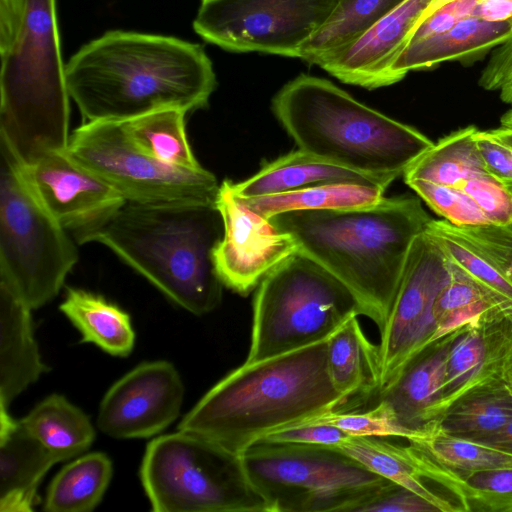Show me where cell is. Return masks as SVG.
I'll list each match as a JSON object with an SVG mask.
<instances>
[{"label":"cell","mask_w":512,"mask_h":512,"mask_svg":"<svg viewBox=\"0 0 512 512\" xmlns=\"http://www.w3.org/2000/svg\"><path fill=\"white\" fill-rule=\"evenodd\" d=\"M398 177L357 171L298 149L264 164L250 178L238 183L229 180V185L236 196L252 198L336 183L387 189Z\"/></svg>","instance_id":"cell-20"},{"label":"cell","mask_w":512,"mask_h":512,"mask_svg":"<svg viewBox=\"0 0 512 512\" xmlns=\"http://www.w3.org/2000/svg\"><path fill=\"white\" fill-rule=\"evenodd\" d=\"M501 127L512 129V107L500 119Z\"/></svg>","instance_id":"cell-52"},{"label":"cell","mask_w":512,"mask_h":512,"mask_svg":"<svg viewBox=\"0 0 512 512\" xmlns=\"http://www.w3.org/2000/svg\"><path fill=\"white\" fill-rule=\"evenodd\" d=\"M404 0H337L323 25L301 46L298 58L319 65L350 45Z\"/></svg>","instance_id":"cell-31"},{"label":"cell","mask_w":512,"mask_h":512,"mask_svg":"<svg viewBox=\"0 0 512 512\" xmlns=\"http://www.w3.org/2000/svg\"><path fill=\"white\" fill-rule=\"evenodd\" d=\"M385 191L384 188L369 185L336 183L260 197H237L250 209L270 219L289 211L369 206L380 201Z\"/></svg>","instance_id":"cell-34"},{"label":"cell","mask_w":512,"mask_h":512,"mask_svg":"<svg viewBox=\"0 0 512 512\" xmlns=\"http://www.w3.org/2000/svg\"><path fill=\"white\" fill-rule=\"evenodd\" d=\"M26 0H0V55L16 39Z\"/></svg>","instance_id":"cell-46"},{"label":"cell","mask_w":512,"mask_h":512,"mask_svg":"<svg viewBox=\"0 0 512 512\" xmlns=\"http://www.w3.org/2000/svg\"><path fill=\"white\" fill-rule=\"evenodd\" d=\"M498 47L479 79L486 90H499L512 75V39Z\"/></svg>","instance_id":"cell-45"},{"label":"cell","mask_w":512,"mask_h":512,"mask_svg":"<svg viewBox=\"0 0 512 512\" xmlns=\"http://www.w3.org/2000/svg\"><path fill=\"white\" fill-rule=\"evenodd\" d=\"M512 2V0H510Z\"/></svg>","instance_id":"cell-53"},{"label":"cell","mask_w":512,"mask_h":512,"mask_svg":"<svg viewBox=\"0 0 512 512\" xmlns=\"http://www.w3.org/2000/svg\"><path fill=\"white\" fill-rule=\"evenodd\" d=\"M349 455L370 471L403 486L433 504L439 512L462 511L449 500L437 495L415 470L406 446L377 436H348L333 446Z\"/></svg>","instance_id":"cell-32"},{"label":"cell","mask_w":512,"mask_h":512,"mask_svg":"<svg viewBox=\"0 0 512 512\" xmlns=\"http://www.w3.org/2000/svg\"><path fill=\"white\" fill-rule=\"evenodd\" d=\"M488 132L500 140L501 142L505 143L506 145L512 147V129L499 127L497 129L488 130Z\"/></svg>","instance_id":"cell-49"},{"label":"cell","mask_w":512,"mask_h":512,"mask_svg":"<svg viewBox=\"0 0 512 512\" xmlns=\"http://www.w3.org/2000/svg\"><path fill=\"white\" fill-rule=\"evenodd\" d=\"M432 218L416 197H383L373 205L289 211L269 220L300 253L344 284L362 315L381 332L414 239Z\"/></svg>","instance_id":"cell-2"},{"label":"cell","mask_w":512,"mask_h":512,"mask_svg":"<svg viewBox=\"0 0 512 512\" xmlns=\"http://www.w3.org/2000/svg\"><path fill=\"white\" fill-rule=\"evenodd\" d=\"M183 397V382L171 363H141L107 391L100 403L97 425L114 438L150 437L178 417Z\"/></svg>","instance_id":"cell-15"},{"label":"cell","mask_w":512,"mask_h":512,"mask_svg":"<svg viewBox=\"0 0 512 512\" xmlns=\"http://www.w3.org/2000/svg\"><path fill=\"white\" fill-rule=\"evenodd\" d=\"M512 39L509 22L468 17L450 30L408 42L391 67L394 83L410 71L429 69L445 61H472Z\"/></svg>","instance_id":"cell-22"},{"label":"cell","mask_w":512,"mask_h":512,"mask_svg":"<svg viewBox=\"0 0 512 512\" xmlns=\"http://www.w3.org/2000/svg\"><path fill=\"white\" fill-rule=\"evenodd\" d=\"M272 111L298 149L366 173L400 176L434 144L329 80L307 74L276 93Z\"/></svg>","instance_id":"cell-5"},{"label":"cell","mask_w":512,"mask_h":512,"mask_svg":"<svg viewBox=\"0 0 512 512\" xmlns=\"http://www.w3.org/2000/svg\"><path fill=\"white\" fill-rule=\"evenodd\" d=\"M0 56V140L22 164L64 151L70 96L56 0H26L16 39Z\"/></svg>","instance_id":"cell-6"},{"label":"cell","mask_w":512,"mask_h":512,"mask_svg":"<svg viewBox=\"0 0 512 512\" xmlns=\"http://www.w3.org/2000/svg\"><path fill=\"white\" fill-rule=\"evenodd\" d=\"M490 324L463 328L453 340L442 394L427 424L437 422L463 397L500 383L503 365L512 356V337L491 329L487 333Z\"/></svg>","instance_id":"cell-19"},{"label":"cell","mask_w":512,"mask_h":512,"mask_svg":"<svg viewBox=\"0 0 512 512\" xmlns=\"http://www.w3.org/2000/svg\"><path fill=\"white\" fill-rule=\"evenodd\" d=\"M59 308L81 333V342L93 343L120 357L133 350L135 333L130 316L103 297L68 288Z\"/></svg>","instance_id":"cell-27"},{"label":"cell","mask_w":512,"mask_h":512,"mask_svg":"<svg viewBox=\"0 0 512 512\" xmlns=\"http://www.w3.org/2000/svg\"><path fill=\"white\" fill-rule=\"evenodd\" d=\"M216 208L223 221V236L213 251L217 274L224 286L247 296L262 279L297 253L293 237L245 205L224 180Z\"/></svg>","instance_id":"cell-14"},{"label":"cell","mask_w":512,"mask_h":512,"mask_svg":"<svg viewBox=\"0 0 512 512\" xmlns=\"http://www.w3.org/2000/svg\"><path fill=\"white\" fill-rule=\"evenodd\" d=\"M459 331L424 350L391 385L377 393V401L384 402L403 426L419 430L429 422L442 394L448 355Z\"/></svg>","instance_id":"cell-24"},{"label":"cell","mask_w":512,"mask_h":512,"mask_svg":"<svg viewBox=\"0 0 512 512\" xmlns=\"http://www.w3.org/2000/svg\"><path fill=\"white\" fill-rule=\"evenodd\" d=\"M337 0H204L193 21L205 41L231 52L298 58Z\"/></svg>","instance_id":"cell-12"},{"label":"cell","mask_w":512,"mask_h":512,"mask_svg":"<svg viewBox=\"0 0 512 512\" xmlns=\"http://www.w3.org/2000/svg\"><path fill=\"white\" fill-rule=\"evenodd\" d=\"M201 1H204V0H201Z\"/></svg>","instance_id":"cell-54"},{"label":"cell","mask_w":512,"mask_h":512,"mask_svg":"<svg viewBox=\"0 0 512 512\" xmlns=\"http://www.w3.org/2000/svg\"><path fill=\"white\" fill-rule=\"evenodd\" d=\"M66 154L137 203H215L219 184L208 170H184L145 152L122 121H86L70 134Z\"/></svg>","instance_id":"cell-11"},{"label":"cell","mask_w":512,"mask_h":512,"mask_svg":"<svg viewBox=\"0 0 512 512\" xmlns=\"http://www.w3.org/2000/svg\"><path fill=\"white\" fill-rule=\"evenodd\" d=\"M27 185L51 216L74 235L97 226L125 204L124 196L64 151L22 164Z\"/></svg>","instance_id":"cell-16"},{"label":"cell","mask_w":512,"mask_h":512,"mask_svg":"<svg viewBox=\"0 0 512 512\" xmlns=\"http://www.w3.org/2000/svg\"><path fill=\"white\" fill-rule=\"evenodd\" d=\"M65 77L85 122L124 121L166 108L203 109L217 86L202 45L124 30L84 44L65 64Z\"/></svg>","instance_id":"cell-1"},{"label":"cell","mask_w":512,"mask_h":512,"mask_svg":"<svg viewBox=\"0 0 512 512\" xmlns=\"http://www.w3.org/2000/svg\"><path fill=\"white\" fill-rule=\"evenodd\" d=\"M313 424L334 426L352 436L400 437L409 441L425 435L423 428L413 430L403 426L392 410L382 401H376L372 408L363 411L330 410L321 412L281 429Z\"/></svg>","instance_id":"cell-38"},{"label":"cell","mask_w":512,"mask_h":512,"mask_svg":"<svg viewBox=\"0 0 512 512\" xmlns=\"http://www.w3.org/2000/svg\"><path fill=\"white\" fill-rule=\"evenodd\" d=\"M475 139L487 171L512 192V147L488 131L477 130Z\"/></svg>","instance_id":"cell-43"},{"label":"cell","mask_w":512,"mask_h":512,"mask_svg":"<svg viewBox=\"0 0 512 512\" xmlns=\"http://www.w3.org/2000/svg\"><path fill=\"white\" fill-rule=\"evenodd\" d=\"M327 339L244 362L184 416L178 430L241 454L266 434L330 410H349L327 371Z\"/></svg>","instance_id":"cell-4"},{"label":"cell","mask_w":512,"mask_h":512,"mask_svg":"<svg viewBox=\"0 0 512 512\" xmlns=\"http://www.w3.org/2000/svg\"><path fill=\"white\" fill-rule=\"evenodd\" d=\"M476 3L477 0H456L435 10L418 21L408 42L423 40L450 30L458 22L472 17Z\"/></svg>","instance_id":"cell-42"},{"label":"cell","mask_w":512,"mask_h":512,"mask_svg":"<svg viewBox=\"0 0 512 512\" xmlns=\"http://www.w3.org/2000/svg\"><path fill=\"white\" fill-rule=\"evenodd\" d=\"M19 421L58 462L85 452L95 436L87 415L58 394L46 397Z\"/></svg>","instance_id":"cell-29"},{"label":"cell","mask_w":512,"mask_h":512,"mask_svg":"<svg viewBox=\"0 0 512 512\" xmlns=\"http://www.w3.org/2000/svg\"><path fill=\"white\" fill-rule=\"evenodd\" d=\"M501 385L512 395V356L503 365L500 374Z\"/></svg>","instance_id":"cell-48"},{"label":"cell","mask_w":512,"mask_h":512,"mask_svg":"<svg viewBox=\"0 0 512 512\" xmlns=\"http://www.w3.org/2000/svg\"><path fill=\"white\" fill-rule=\"evenodd\" d=\"M348 436L350 435L337 427L313 424L276 430L266 434L259 440L336 446Z\"/></svg>","instance_id":"cell-44"},{"label":"cell","mask_w":512,"mask_h":512,"mask_svg":"<svg viewBox=\"0 0 512 512\" xmlns=\"http://www.w3.org/2000/svg\"><path fill=\"white\" fill-rule=\"evenodd\" d=\"M511 419L512 395L498 383L463 397L435 423L451 435L476 440L499 430Z\"/></svg>","instance_id":"cell-36"},{"label":"cell","mask_w":512,"mask_h":512,"mask_svg":"<svg viewBox=\"0 0 512 512\" xmlns=\"http://www.w3.org/2000/svg\"><path fill=\"white\" fill-rule=\"evenodd\" d=\"M473 441L512 454V419L499 430Z\"/></svg>","instance_id":"cell-47"},{"label":"cell","mask_w":512,"mask_h":512,"mask_svg":"<svg viewBox=\"0 0 512 512\" xmlns=\"http://www.w3.org/2000/svg\"><path fill=\"white\" fill-rule=\"evenodd\" d=\"M98 242L172 302L201 316L221 304L213 251L223 236L215 203L126 201L97 226L74 235Z\"/></svg>","instance_id":"cell-3"},{"label":"cell","mask_w":512,"mask_h":512,"mask_svg":"<svg viewBox=\"0 0 512 512\" xmlns=\"http://www.w3.org/2000/svg\"><path fill=\"white\" fill-rule=\"evenodd\" d=\"M449 260V259H448ZM450 277L434 304L435 331L431 346L472 325L512 321L502 306L450 260Z\"/></svg>","instance_id":"cell-28"},{"label":"cell","mask_w":512,"mask_h":512,"mask_svg":"<svg viewBox=\"0 0 512 512\" xmlns=\"http://www.w3.org/2000/svg\"><path fill=\"white\" fill-rule=\"evenodd\" d=\"M425 435L409 444L438 464L461 473L512 468V454L445 432L437 423L422 427Z\"/></svg>","instance_id":"cell-37"},{"label":"cell","mask_w":512,"mask_h":512,"mask_svg":"<svg viewBox=\"0 0 512 512\" xmlns=\"http://www.w3.org/2000/svg\"><path fill=\"white\" fill-rule=\"evenodd\" d=\"M407 451L419 476L454 494L462 511L512 512V468L461 473L438 464L410 444Z\"/></svg>","instance_id":"cell-26"},{"label":"cell","mask_w":512,"mask_h":512,"mask_svg":"<svg viewBox=\"0 0 512 512\" xmlns=\"http://www.w3.org/2000/svg\"><path fill=\"white\" fill-rule=\"evenodd\" d=\"M449 277L450 262L425 229L411 245L389 316L380 332L378 392L391 385L415 357L431 347L434 304Z\"/></svg>","instance_id":"cell-13"},{"label":"cell","mask_w":512,"mask_h":512,"mask_svg":"<svg viewBox=\"0 0 512 512\" xmlns=\"http://www.w3.org/2000/svg\"><path fill=\"white\" fill-rule=\"evenodd\" d=\"M140 478L155 512H272L241 454L192 433L150 441Z\"/></svg>","instance_id":"cell-7"},{"label":"cell","mask_w":512,"mask_h":512,"mask_svg":"<svg viewBox=\"0 0 512 512\" xmlns=\"http://www.w3.org/2000/svg\"><path fill=\"white\" fill-rule=\"evenodd\" d=\"M426 231L446 257L485 289L512 320V225L456 226L431 219Z\"/></svg>","instance_id":"cell-18"},{"label":"cell","mask_w":512,"mask_h":512,"mask_svg":"<svg viewBox=\"0 0 512 512\" xmlns=\"http://www.w3.org/2000/svg\"><path fill=\"white\" fill-rule=\"evenodd\" d=\"M112 477V463L101 452L77 458L52 480L44 502L48 512H87L101 501Z\"/></svg>","instance_id":"cell-33"},{"label":"cell","mask_w":512,"mask_h":512,"mask_svg":"<svg viewBox=\"0 0 512 512\" xmlns=\"http://www.w3.org/2000/svg\"><path fill=\"white\" fill-rule=\"evenodd\" d=\"M499 91L501 100L512 105V75L504 82Z\"/></svg>","instance_id":"cell-50"},{"label":"cell","mask_w":512,"mask_h":512,"mask_svg":"<svg viewBox=\"0 0 512 512\" xmlns=\"http://www.w3.org/2000/svg\"><path fill=\"white\" fill-rule=\"evenodd\" d=\"M456 188L477 204L489 224L512 225V192L490 173L471 178Z\"/></svg>","instance_id":"cell-40"},{"label":"cell","mask_w":512,"mask_h":512,"mask_svg":"<svg viewBox=\"0 0 512 512\" xmlns=\"http://www.w3.org/2000/svg\"><path fill=\"white\" fill-rule=\"evenodd\" d=\"M353 315L327 339V371L334 389L349 408L365 403L379 390L377 345Z\"/></svg>","instance_id":"cell-25"},{"label":"cell","mask_w":512,"mask_h":512,"mask_svg":"<svg viewBox=\"0 0 512 512\" xmlns=\"http://www.w3.org/2000/svg\"><path fill=\"white\" fill-rule=\"evenodd\" d=\"M357 512H439L429 501L394 482L383 488Z\"/></svg>","instance_id":"cell-41"},{"label":"cell","mask_w":512,"mask_h":512,"mask_svg":"<svg viewBox=\"0 0 512 512\" xmlns=\"http://www.w3.org/2000/svg\"><path fill=\"white\" fill-rule=\"evenodd\" d=\"M0 283L29 308L51 301L78 261L68 231L45 209L0 141Z\"/></svg>","instance_id":"cell-10"},{"label":"cell","mask_w":512,"mask_h":512,"mask_svg":"<svg viewBox=\"0 0 512 512\" xmlns=\"http://www.w3.org/2000/svg\"><path fill=\"white\" fill-rule=\"evenodd\" d=\"M57 462L8 409L0 408L1 512H31L40 481Z\"/></svg>","instance_id":"cell-21"},{"label":"cell","mask_w":512,"mask_h":512,"mask_svg":"<svg viewBox=\"0 0 512 512\" xmlns=\"http://www.w3.org/2000/svg\"><path fill=\"white\" fill-rule=\"evenodd\" d=\"M437 214L456 226L489 224L477 204L460 188L424 180L406 183Z\"/></svg>","instance_id":"cell-39"},{"label":"cell","mask_w":512,"mask_h":512,"mask_svg":"<svg viewBox=\"0 0 512 512\" xmlns=\"http://www.w3.org/2000/svg\"><path fill=\"white\" fill-rule=\"evenodd\" d=\"M353 315H362V310L349 289L320 265L296 253L257 286L246 362L326 339Z\"/></svg>","instance_id":"cell-9"},{"label":"cell","mask_w":512,"mask_h":512,"mask_svg":"<svg viewBox=\"0 0 512 512\" xmlns=\"http://www.w3.org/2000/svg\"><path fill=\"white\" fill-rule=\"evenodd\" d=\"M31 308L0 283V408L47 370L33 335Z\"/></svg>","instance_id":"cell-23"},{"label":"cell","mask_w":512,"mask_h":512,"mask_svg":"<svg viewBox=\"0 0 512 512\" xmlns=\"http://www.w3.org/2000/svg\"><path fill=\"white\" fill-rule=\"evenodd\" d=\"M475 126H467L440 139L403 172L405 183L424 180L458 187L463 182L489 173L478 149Z\"/></svg>","instance_id":"cell-30"},{"label":"cell","mask_w":512,"mask_h":512,"mask_svg":"<svg viewBox=\"0 0 512 512\" xmlns=\"http://www.w3.org/2000/svg\"><path fill=\"white\" fill-rule=\"evenodd\" d=\"M433 0H404L365 34L319 63L341 82L369 90L394 84L391 67Z\"/></svg>","instance_id":"cell-17"},{"label":"cell","mask_w":512,"mask_h":512,"mask_svg":"<svg viewBox=\"0 0 512 512\" xmlns=\"http://www.w3.org/2000/svg\"><path fill=\"white\" fill-rule=\"evenodd\" d=\"M453 1L456 0H433L420 19L430 15L435 10Z\"/></svg>","instance_id":"cell-51"},{"label":"cell","mask_w":512,"mask_h":512,"mask_svg":"<svg viewBox=\"0 0 512 512\" xmlns=\"http://www.w3.org/2000/svg\"><path fill=\"white\" fill-rule=\"evenodd\" d=\"M241 456L272 512H357L392 483L328 445L258 440Z\"/></svg>","instance_id":"cell-8"},{"label":"cell","mask_w":512,"mask_h":512,"mask_svg":"<svg viewBox=\"0 0 512 512\" xmlns=\"http://www.w3.org/2000/svg\"><path fill=\"white\" fill-rule=\"evenodd\" d=\"M185 115L181 109L166 108L122 123L130 137L157 160L184 170H200L203 167L187 139Z\"/></svg>","instance_id":"cell-35"}]
</instances>
